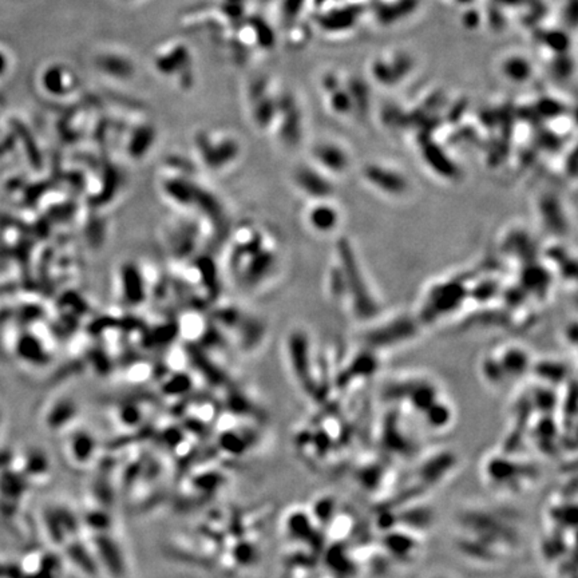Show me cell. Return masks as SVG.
I'll return each instance as SVG.
<instances>
[{
  "instance_id": "6da1fadb",
  "label": "cell",
  "mask_w": 578,
  "mask_h": 578,
  "mask_svg": "<svg viewBox=\"0 0 578 578\" xmlns=\"http://www.w3.org/2000/svg\"><path fill=\"white\" fill-rule=\"evenodd\" d=\"M364 180L383 195L399 197L409 192L407 177L395 167L386 164H370L363 169Z\"/></svg>"
},
{
  "instance_id": "7a4b0ae2",
  "label": "cell",
  "mask_w": 578,
  "mask_h": 578,
  "mask_svg": "<svg viewBox=\"0 0 578 578\" xmlns=\"http://www.w3.org/2000/svg\"><path fill=\"white\" fill-rule=\"evenodd\" d=\"M314 165L327 173L328 176L343 174L351 165V157L347 149L337 141L323 139L314 145L312 151Z\"/></svg>"
},
{
  "instance_id": "3957f363",
  "label": "cell",
  "mask_w": 578,
  "mask_h": 578,
  "mask_svg": "<svg viewBox=\"0 0 578 578\" xmlns=\"http://www.w3.org/2000/svg\"><path fill=\"white\" fill-rule=\"evenodd\" d=\"M343 217L340 209L330 199L312 201L305 212L308 227L319 234H330L339 228Z\"/></svg>"
},
{
  "instance_id": "277c9868",
  "label": "cell",
  "mask_w": 578,
  "mask_h": 578,
  "mask_svg": "<svg viewBox=\"0 0 578 578\" xmlns=\"http://www.w3.org/2000/svg\"><path fill=\"white\" fill-rule=\"evenodd\" d=\"M295 183L298 190L312 201L330 199L333 186L328 181V174L316 166H301L296 170ZM333 195V193H332Z\"/></svg>"
}]
</instances>
